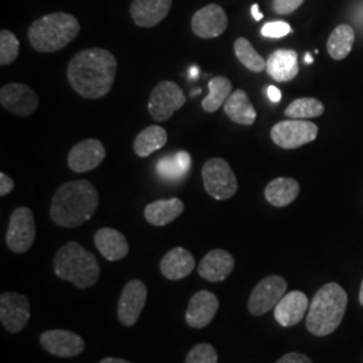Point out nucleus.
Listing matches in <instances>:
<instances>
[{
    "instance_id": "obj_1",
    "label": "nucleus",
    "mask_w": 363,
    "mask_h": 363,
    "mask_svg": "<svg viewBox=\"0 0 363 363\" xmlns=\"http://www.w3.org/2000/svg\"><path fill=\"white\" fill-rule=\"evenodd\" d=\"M116 57L101 48L77 52L67 65V81L84 99L96 100L112 91L116 78Z\"/></svg>"
},
{
    "instance_id": "obj_2",
    "label": "nucleus",
    "mask_w": 363,
    "mask_h": 363,
    "mask_svg": "<svg viewBox=\"0 0 363 363\" xmlns=\"http://www.w3.org/2000/svg\"><path fill=\"white\" fill-rule=\"evenodd\" d=\"M100 196L89 181H72L62 184L52 196L50 217L62 228H77L91 220Z\"/></svg>"
},
{
    "instance_id": "obj_3",
    "label": "nucleus",
    "mask_w": 363,
    "mask_h": 363,
    "mask_svg": "<svg viewBox=\"0 0 363 363\" xmlns=\"http://www.w3.org/2000/svg\"><path fill=\"white\" fill-rule=\"evenodd\" d=\"M347 294L337 283L322 286L311 300L306 327L315 337H327L337 331L347 308Z\"/></svg>"
},
{
    "instance_id": "obj_4",
    "label": "nucleus",
    "mask_w": 363,
    "mask_h": 363,
    "mask_svg": "<svg viewBox=\"0 0 363 363\" xmlns=\"http://www.w3.org/2000/svg\"><path fill=\"white\" fill-rule=\"evenodd\" d=\"M81 30L77 18L66 13H48L31 23L27 37L38 52H54L65 49Z\"/></svg>"
},
{
    "instance_id": "obj_5",
    "label": "nucleus",
    "mask_w": 363,
    "mask_h": 363,
    "mask_svg": "<svg viewBox=\"0 0 363 363\" xmlns=\"http://www.w3.org/2000/svg\"><path fill=\"white\" fill-rule=\"evenodd\" d=\"M55 274L79 289L94 286L100 277V265L96 256L78 242H67L54 257Z\"/></svg>"
},
{
    "instance_id": "obj_6",
    "label": "nucleus",
    "mask_w": 363,
    "mask_h": 363,
    "mask_svg": "<svg viewBox=\"0 0 363 363\" xmlns=\"http://www.w3.org/2000/svg\"><path fill=\"white\" fill-rule=\"evenodd\" d=\"M205 190L217 201H226L235 195L238 182L229 163L220 157H211L202 167Z\"/></svg>"
},
{
    "instance_id": "obj_7",
    "label": "nucleus",
    "mask_w": 363,
    "mask_h": 363,
    "mask_svg": "<svg viewBox=\"0 0 363 363\" xmlns=\"http://www.w3.org/2000/svg\"><path fill=\"white\" fill-rule=\"evenodd\" d=\"M318 133L319 128L315 123L289 118L273 125L271 138L277 147L284 150H295L313 142L318 138Z\"/></svg>"
},
{
    "instance_id": "obj_8",
    "label": "nucleus",
    "mask_w": 363,
    "mask_h": 363,
    "mask_svg": "<svg viewBox=\"0 0 363 363\" xmlns=\"http://www.w3.org/2000/svg\"><path fill=\"white\" fill-rule=\"evenodd\" d=\"M187 97L178 84L174 81H162L151 91L148 100V112L157 123L167 121L171 116L186 104Z\"/></svg>"
},
{
    "instance_id": "obj_9",
    "label": "nucleus",
    "mask_w": 363,
    "mask_h": 363,
    "mask_svg": "<svg viewBox=\"0 0 363 363\" xmlns=\"http://www.w3.org/2000/svg\"><path fill=\"white\" fill-rule=\"evenodd\" d=\"M35 218L33 211L28 208H15L6 234L7 247L13 250V253L22 255L30 250L34 241H35Z\"/></svg>"
},
{
    "instance_id": "obj_10",
    "label": "nucleus",
    "mask_w": 363,
    "mask_h": 363,
    "mask_svg": "<svg viewBox=\"0 0 363 363\" xmlns=\"http://www.w3.org/2000/svg\"><path fill=\"white\" fill-rule=\"evenodd\" d=\"M286 279L277 274L264 277L250 294L247 308L255 316H261L273 310L286 295Z\"/></svg>"
},
{
    "instance_id": "obj_11",
    "label": "nucleus",
    "mask_w": 363,
    "mask_h": 363,
    "mask_svg": "<svg viewBox=\"0 0 363 363\" xmlns=\"http://www.w3.org/2000/svg\"><path fill=\"white\" fill-rule=\"evenodd\" d=\"M0 104L16 116H31L39 106V97L26 84H7L0 89Z\"/></svg>"
},
{
    "instance_id": "obj_12",
    "label": "nucleus",
    "mask_w": 363,
    "mask_h": 363,
    "mask_svg": "<svg viewBox=\"0 0 363 363\" xmlns=\"http://www.w3.org/2000/svg\"><path fill=\"white\" fill-rule=\"evenodd\" d=\"M30 319L28 298L16 292H4L0 296V322L6 331L21 333Z\"/></svg>"
},
{
    "instance_id": "obj_13",
    "label": "nucleus",
    "mask_w": 363,
    "mask_h": 363,
    "mask_svg": "<svg viewBox=\"0 0 363 363\" xmlns=\"http://www.w3.org/2000/svg\"><path fill=\"white\" fill-rule=\"evenodd\" d=\"M147 301V286L142 280L135 279L127 283L124 286L121 296L118 300L117 315L118 320L127 327L136 325L139 316L143 311Z\"/></svg>"
},
{
    "instance_id": "obj_14",
    "label": "nucleus",
    "mask_w": 363,
    "mask_h": 363,
    "mask_svg": "<svg viewBox=\"0 0 363 363\" xmlns=\"http://www.w3.org/2000/svg\"><path fill=\"white\" fill-rule=\"evenodd\" d=\"M228 23V15L225 10L218 4L210 3L193 15L191 28L199 38H218L226 31Z\"/></svg>"
},
{
    "instance_id": "obj_15",
    "label": "nucleus",
    "mask_w": 363,
    "mask_h": 363,
    "mask_svg": "<svg viewBox=\"0 0 363 363\" xmlns=\"http://www.w3.org/2000/svg\"><path fill=\"white\" fill-rule=\"evenodd\" d=\"M105 156L106 151L100 140L86 139L70 150L67 155V166L77 174H84L97 169L103 163Z\"/></svg>"
},
{
    "instance_id": "obj_16",
    "label": "nucleus",
    "mask_w": 363,
    "mask_h": 363,
    "mask_svg": "<svg viewBox=\"0 0 363 363\" xmlns=\"http://www.w3.org/2000/svg\"><path fill=\"white\" fill-rule=\"evenodd\" d=\"M39 342L49 354L61 358L77 357L85 349L84 339L66 330L45 331L39 337Z\"/></svg>"
},
{
    "instance_id": "obj_17",
    "label": "nucleus",
    "mask_w": 363,
    "mask_h": 363,
    "mask_svg": "<svg viewBox=\"0 0 363 363\" xmlns=\"http://www.w3.org/2000/svg\"><path fill=\"white\" fill-rule=\"evenodd\" d=\"M220 308V301L210 291H199L190 300L186 311V323L193 328H205L211 323Z\"/></svg>"
},
{
    "instance_id": "obj_18",
    "label": "nucleus",
    "mask_w": 363,
    "mask_h": 363,
    "mask_svg": "<svg viewBox=\"0 0 363 363\" xmlns=\"http://www.w3.org/2000/svg\"><path fill=\"white\" fill-rule=\"evenodd\" d=\"M171 6L172 0H133L130 9V18L136 26L151 28L169 15Z\"/></svg>"
},
{
    "instance_id": "obj_19",
    "label": "nucleus",
    "mask_w": 363,
    "mask_h": 363,
    "mask_svg": "<svg viewBox=\"0 0 363 363\" xmlns=\"http://www.w3.org/2000/svg\"><path fill=\"white\" fill-rule=\"evenodd\" d=\"M310 307L308 298L301 291H291L274 307V319L283 327L300 323Z\"/></svg>"
},
{
    "instance_id": "obj_20",
    "label": "nucleus",
    "mask_w": 363,
    "mask_h": 363,
    "mask_svg": "<svg viewBox=\"0 0 363 363\" xmlns=\"http://www.w3.org/2000/svg\"><path fill=\"white\" fill-rule=\"evenodd\" d=\"M234 265V257L228 250L214 249L199 262L198 274L211 283H220L232 274Z\"/></svg>"
},
{
    "instance_id": "obj_21",
    "label": "nucleus",
    "mask_w": 363,
    "mask_h": 363,
    "mask_svg": "<svg viewBox=\"0 0 363 363\" xmlns=\"http://www.w3.org/2000/svg\"><path fill=\"white\" fill-rule=\"evenodd\" d=\"M298 52L289 49L273 52L267 58V73L277 82L292 81L298 74Z\"/></svg>"
},
{
    "instance_id": "obj_22",
    "label": "nucleus",
    "mask_w": 363,
    "mask_h": 363,
    "mask_svg": "<svg viewBox=\"0 0 363 363\" xmlns=\"http://www.w3.org/2000/svg\"><path fill=\"white\" fill-rule=\"evenodd\" d=\"M195 259L184 247H174L160 261V272L169 280H182L194 271Z\"/></svg>"
},
{
    "instance_id": "obj_23",
    "label": "nucleus",
    "mask_w": 363,
    "mask_h": 363,
    "mask_svg": "<svg viewBox=\"0 0 363 363\" xmlns=\"http://www.w3.org/2000/svg\"><path fill=\"white\" fill-rule=\"evenodd\" d=\"M94 244L108 261L123 259L130 252V245L124 234L112 228H103L94 234Z\"/></svg>"
},
{
    "instance_id": "obj_24",
    "label": "nucleus",
    "mask_w": 363,
    "mask_h": 363,
    "mask_svg": "<svg viewBox=\"0 0 363 363\" xmlns=\"http://www.w3.org/2000/svg\"><path fill=\"white\" fill-rule=\"evenodd\" d=\"M184 210V205L179 198L159 199L145 206L144 217L154 226H166L177 220Z\"/></svg>"
},
{
    "instance_id": "obj_25",
    "label": "nucleus",
    "mask_w": 363,
    "mask_h": 363,
    "mask_svg": "<svg viewBox=\"0 0 363 363\" xmlns=\"http://www.w3.org/2000/svg\"><path fill=\"white\" fill-rule=\"evenodd\" d=\"M223 111L232 121L241 125H252L257 118L255 106L250 103L247 91L242 89L232 91V94L223 104Z\"/></svg>"
},
{
    "instance_id": "obj_26",
    "label": "nucleus",
    "mask_w": 363,
    "mask_h": 363,
    "mask_svg": "<svg viewBox=\"0 0 363 363\" xmlns=\"http://www.w3.org/2000/svg\"><path fill=\"white\" fill-rule=\"evenodd\" d=\"M300 193V184L292 178H276L265 187V199L274 208L291 205Z\"/></svg>"
},
{
    "instance_id": "obj_27",
    "label": "nucleus",
    "mask_w": 363,
    "mask_h": 363,
    "mask_svg": "<svg viewBox=\"0 0 363 363\" xmlns=\"http://www.w3.org/2000/svg\"><path fill=\"white\" fill-rule=\"evenodd\" d=\"M167 130L160 125H150L136 136L133 142V151L139 157H148L152 152L163 148L167 144Z\"/></svg>"
},
{
    "instance_id": "obj_28",
    "label": "nucleus",
    "mask_w": 363,
    "mask_h": 363,
    "mask_svg": "<svg viewBox=\"0 0 363 363\" xmlns=\"http://www.w3.org/2000/svg\"><path fill=\"white\" fill-rule=\"evenodd\" d=\"M191 166V156L186 151H179L175 155L164 156L156 163L157 174L167 181H178L186 177Z\"/></svg>"
},
{
    "instance_id": "obj_29",
    "label": "nucleus",
    "mask_w": 363,
    "mask_h": 363,
    "mask_svg": "<svg viewBox=\"0 0 363 363\" xmlns=\"http://www.w3.org/2000/svg\"><path fill=\"white\" fill-rule=\"evenodd\" d=\"M355 33L354 28L349 25H340L335 27L327 40V52L333 60H345L354 46Z\"/></svg>"
},
{
    "instance_id": "obj_30",
    "label": "nucleus",
    "mask_w": 363,
    "mask_h": 363,
    "mask_svg": "<svg viewBox=\"0 0 363 363\" xmlns=\"http://www.w3.org/2000/svg\"><path fill=\"white\" fill-rule=\"evenodd\" d=\"M232 94V82L229 78L218 76L208 81V94L202 101V108L208 113H214L226 103Z\"/></svg>"
},
{
    "instance_id": "obj_31",
    "label": "nucleus",
    "mask_w": 363,
    "mask_h": 363,
    "mask_svg": "<svg viewBox=\"0 0 363 363\" xmlns=\"http://www.w3.org/2000/svg\"><path fill=\"white\" fill-rule=\"evenodd\" d=\"M234 52L238 61L249 69L250 72L261 73L267 69V61L256 52L253 45L247 38L235 39L234 42Z\"/></svg>"
},
{
    "instance_id": "obj_32",
    "label": "nucleus",
    "mask_w": 363,
    "mask_h": 363,
    "mask_svg": "<svg viewBox=\"0 0 363 363\" xmlns=\"http://www.w3.org/2000/svg\"><path fill=\"white\" fill-rule=\"evenodd\" d=\"M323 113H325V105L313 97H303L292 101L286 106L284 112V115L288 118H296V120L313 118V117L322 116Z\"/></svg>"
},
{
    "instance_id": "obj_33",
    "label": "nucleus",
    "mask_w": 363,
    "mask_h": 363,
    "mask_svg": "<svg viewBox=\"0 0 363 363\" xmlns=\"http://www.w3.org/2000/svg\"><path fill=\"white\" fill-rule=\"evenodd\" d=\"M19 55V40L10 30L0 31V65H11Z\"/></svg>"
},
{
    "instance_id": "obj_34",
    "label": "nucleus",
    "mask_w": 363,
    "mask_h": 363,
    "mask_svg": "<svg viewBox=\"0 0 363 363\" xmlns=\"http://www.w3.org/2000/svg\"><path fill=\"white\" fill-rule=\"evenodd\" d=\"M217 350L208 343H199L194 346L186 357V363H217Z\"/></svg>"
},
{
    "instance_id": "obj_35",
    "label": "nucleus",
    "mask_w": 363,
    "mask_h": 363,
    "mask_svg": "<svg viewBox=\"0 0 363 363\" xmlns=\"http://www.w3.org/2000/svg\"><path fill=\"white\" fill-rule=\"evenodd\" d=\"M292 31L286 22H269L261 28V34L267 38H283Z\"/></svg>"
},
{
    "instance_id": "obj_36",
    "label": "nucleus",
    "mask_w": 363,
    "mask_h": 363,
    "mask_svg": "<svg viewBox=\"0 0 363 363\" xmlns=\"http://www.w3.org/2000/svg\"><path fill=\"white\" fill-rule=\"evenodd\" d=\"M304 0H274L273 1V11L280 15H288L295 13L298 7L303 4Z\"/></svg>"
},
{
    "instance_id": "obj_37",
    "label": "nucleus",
    "mask_w": 363,
    "mask_h": 363,
    "mask_svg": "<svg viewBox=\"0 0 363 363\" xmlns=\"http://www.w3.org/2000/svg\"><path fill=\"white\" fill-rule=\"evenodd\" d=\"M276 363H312V361L301 352H288Z\"/></svg>"
},
{
    "instance_id": "obj_38",
    "label": "nucleus",
    "mask_w": 363,
    "mask_h": 363,
    "mask_svg": "<svg viewBox=\"0 0 363 363\" xmlns=\"http://www.w3.org/2000/svg\"><path fill=\"white\" fill-rule=\"evenodd\" d=\"M15 187V183L13 179L6 175L4 172H0V195L1 196H6V195L10 194Z\"/></svg>"
},
{
    "instance_id": "obj_39",
    "label": "nucleus",
    "mask_w": 363,
    "mask_h": 363,
    "mask_svg": "<svg viewBox=\"0 0 363 363\" xmlns=\"http://www.w3.org/2000/svg\"><path fill=\"white\" fill-rule=\"evenodd\" d=\"M267 94H268V97H269V100L272 101V103H279L280 100H281V91H279L276 86H268V89H267Z\"/></svg>"
},
{
    "instance_id": "obj_40",
    "label": "nucleus",
    "mask_w": 363,
    "mask_h": 363,
    "mask_svg": "<svg viewBox=\"0 0 363 363\" xmlns=\"http://www.w3.org/2000/svg\"><path fill=\"white\" fill-rule=\"evenodd\" d=\"M252 15L255 18V21H261L262 19V13H259V4H253L252 6Z\"/></svg>"
},
{
    "instance_id": "obj_41",
    "label": "nucleus",
    "mask_w": 363,
    "mask_h": 363,
    "mask_svg": "<svg viewBox=\"0 0 363 363\" xmlns=\"http://www.w3.org/2000/svg\"><path fill=\"white\" fill-rule=\"evenodd\" d=\"M100 363H130L128 361H124V359H120V358H105Z\"/></svg>"
},
{
    "instance_id": "obj_42",
    "label": "nucleus",
    "mask_w": 363,
    "mask_h": 363,
    "mask_svg": "<svg viewBox=\"0 0 363 363\" xmlns=\"http://www.w3.org/2000/svg\"><path fill=\"white\" fill-rule=\"evenodd\" d=\"M198 73H199V70L196 69V67H191V72H190V77L196 78L198 77Z\"/></svg>"
},
{
    "instance_id": "obj_43",
    "label": "nucleus",
    "mask_w": 363,
    "mask_h": 363,
    "mask_svg": "<svg viewBox=\"0 0 363 363\" xmlns=\"http://www.w3.org/2000/svg\"><path fill=\"white\" fill-rule=\"evenodd\" d=\"M359 303L363 306V280L362 284H361V289H359Z\"/></svg>"
},
{
    "instance_id": "obj_44",
    "label": "nucleus",
    "mask_w": 363,
    "mask_h": 363,
    "mask_svg": "<svg viewBox=\"0 0 363 363\" xmlns=\"http://www.w3.org/2000/svg\"><path fill=\"white\" fill-rule=\"evenodd\" d=\"M312 62H313V60H312L311 55L307 54V55H306V64H312Z\"/></svg>"
}]
</instances>
